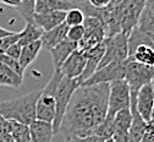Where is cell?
Returning a JSON list of instances; mask_svg holds the SVG:
<instances>
[{
  "label": "cell",
  "instance_id": "2",
  "mask_svg": "<svg viewBox=\"0 0 154 142\" xmlns=\"http://www.w3.org/2000/svg\"><path fill=\"white\" fill-rule=\"evenodd\" d=\"M42 91H34L11 100L0 102V115L6 120L29 125L35 120V106Z\"/></svg>",
  "mask_w": 154,
  "mask_h": 142
},
{
  "label": "cell",
  "instance_id": "38",
  "mask_svg": "<svg viewBox=\"0 0 154 142\" xmlns=\"http://www.w3.org/2000/svg\"><path fill=\"white\" fill-rule=\"evenodd\" d=\"M21 3V0H0V4H4L6 6H10V8H17L18 4Z\"/></svg>",
  "mask_w": 154,
  "mask_h": 142
},
{
  "label": "cell",
  "instance_id": "27",
  "mask_svg": "<svg viewBox=\"0 0 154 142\" xmlns=\"http://www.w3.org/2000/svg\"><path fill=\"white\" fill-rule=\"evenodd\" d=\"M16 9L26 22L33 24V16L35 14V0H21V3Z\"/></svg>",
  "mask_w": 154,
  "mask_h": 142
},
{
  "label": "cell",
  "instance_id": "11",
  "mask_svg": "<svg viewBox=\"0 0 154 142\" xmlns=\"http://www.w3.org/2000/svg\"><path fill=\"white\" fill-rule=\"evenodd\" d=\"M104 40L102 43L97 44L95 47L91 48L89 50L83 52L85 55H86V66H85L83 72L81 74V76L77 78L80 86L85 82L88 77H91L95 72V70L98 69L99 63H100V60H102V58L104 55V52H105V42H104Z\"/></svg>",
  "mask_w": 154,
  "mask_h": 142
},
{
  "label": "cell",
  "instance_id": "29",
  "mask_svg": "<svg viewBox=\"0 0 154 142\" xmlns=\"http://www.w3.org/2000/svg\"><path fill=\"white\" fill-rule=\"evenodd\" d=\"M0 63L4 64L5 66H8L9 69H11L12 71H15L16 74H18L20 76H23L25 70L21 68L20 63H18V60H16L14 58H10L6 54H0Z\"/></svg>",
  "mask_w": 154,
  "mask_h": 142
},
{
  "label": "cell",
  "instance_id": "23",
  "mask_svg": "<svg viewBox=\"0 0 154 142\" xmlns=\"http://www.w3.org/2000/svg\"><path fill=\"white\" fill-rule=\"evenodd\" d=\"M132 123V114L130 108L122 109L114 115L115 134H128Z\"/></svg>",
  "mask_w": 154,
  "mask_h": 142
},
{
  "label": "cell",
  "instance_id": "4",
  "mask_svg": "<svg viewBox=\"0 0 154 142\" xmlns=\"http://www.w3.org/2000/svg\"><path fill=\"white\" fill-rule=\"evenodd\" d=\"M79 86L80 84L77 78H67L64 76L60 80L59 85H57L56 93H55V114H54V120L51 123L54 135L59 134L60 124L65 114V110L67 108V104L71 99V96L73 94V92Z\"/></svg>",
  "mask_w": 154,
  "mask_h": 142
},
{
  "label": "cell",
  "instance_id": "21",
  "mask_svg": "<svg viewBox=\"0 0 154 142\" xmlns=\"http://www.w3.org/2000/svg\"><path fill=\"white\" fill-rule=\"evenodd\" d=\"M23 82V76H20L5 66L4 64L0 63V86H6L11 88H17L20 87Z\"/></svg>",
  "mask_w": 154,
  "mask_h": 142
},
{
  "label": "cell",
  "instance_id": "32",
  "mask_svg": "<svg viewBox=\"0 0 154 142\" xmlns=\"http://www.w3.org/2000/svg\"><path fill=\"white\" fill-rule=\"evenodd\" d=\"M65 142H104V140L95 135H88V136H72L65 140Z\"/></svg>",
  "mask_w": 154,
  "mask_h": 142
},
{
  "label": "cell",
  "instance_id": "12",
  "mask_svg": "<svg viewBox=\"0 0 154 142\" xmlns=\"http://www.w3.org/2000/svg\"><path fill=\"white\" fill-rule=\"evenodd\" d=\"M86 66V55L83 52L76 49L60 66V72L67 78H79Z\"/></svg>",
  "mask_w": 154,
  "mask_h": 142
},
{
  "label": "cell",
  "instance_id": "42",
  "mask_svg": "<svg viewBox=\"0 0 154 142\" xmlns=\"http://www.w3.org/2000/svg\"><path fill=\"white\" fill-rule=\"evenodd\" d=\"M104 142H114V141H112V138H109V140H105Z\"/></svg>",
  "mask_w": 154,
  "mask_h": 142
},
{
  "label": "cell",
  "instance_id": "20",
  "mask_svg": "<svg viewBox=\"0 0 154 142\" xmlns=\"http://www.w3.org/2000/svg\"><path fill=\"white\" fill-rule=\"evenodd\" d=\"M128 59L147 66H154V47L149 44H141L132 52Z\"/></svg>",
  "mask_w": 154,
  "mask_h": 142
},
{
  "label": "cell",
  "instance_id": "6",
  "mask_svg": "<svg viewBox=\"0 0 154 142\" xmlns=\"http://www.w3.org/2000/svg\"><path fill=\"white\" fill-rule=\"evenodd\" d=\"M124 80L127 82L131 92L137 93L141 87L154 80V66H147L127 59Z\"/></svg>",
  "mask_w": 154,
  "mask_h": 142
},
{
  "label": "cell",
  "instance_id": "15",
  "mask_svg": "<svg viewBox=\"0 0 154 142\" xmlns=\"http://www.w3.org/2000/svg\"><path fill=\"white\" fill-rule=\"evenodd\" d=\"M76 49H77V43L72 42V40H69L67 38L61 40V42L59 44H56L55 47H53L49 50V53H50L51 59H53L54 69H60L63 63Z\"/></svg>",
  "mask_w": 154,
  "mask_h": 142
},
{
  "label": "cell",
  "instance_id": "16",
  "mask_svg": "<svg viewBox=\"0 0 154 142\" xmlns=\"http://www.w3.org/2000/svg\"><path fill=\"white\" fill-rule=\"evenodd\" d=\"M32 142H51L54 131L50 123L42 120H33L28 125Z\"/></svg>",
  "mask_w": 154,
  "mask_h": 142
},
{
  "label": "cell",
  "instance_id": "40",
  "mask_svg": "<svg viewBox=\"0 0 154 142\" xmlns=\"http://www.w3.org/2000/svg\"><path fill=\"white\" fill-rule=\"evenodd\" d=\"M12 33H14L12 31H8V30H5V28H3V27H0V38L6 37V36H10V34H12Z\"/></svg>",
  "mask_w": 154,
  "mask_h": 142
},
{
  "label": "cell",
  "instance_id": "19",
  "mask_svg": "<svg viewBox=\"0 0 154 142\" xmlns=\"http://www.w3.org/2000/svg\"><path fill=\"white\" fill-rule=\"evenodd\" d=\"M42 49V42L41 39L38 40H34V42H31L26 46L22 47V50H21V55L18 58V63H20L21 68L26 71V69L34 62L35 58L38 56Z\"/></svg>",
  "mask_w": 154,
  "mask_h": 142
},
{
  "label": "cell",
  "instance_id": "30",
  "mask_svg": "<svg viewBox=\"0 0 154 142\" xmlns=\"http://www.w3.org/2000/svg\"><path fill=\"white\" fill-rule=\"evenodd\" d=\"M83 34H85V28H83L82 25L71 26V27H69V30H67L66 38H67L69 40H72V42L79 43L80 40L83 38Z\"/></svg>",
  "mask_w": 154,
  "mask_h": 142
},
{
  "label": "cell",
  "instance_id": "5",
  "mask_svg": "<svg viewBox=\"0 0 154 142\" xmlns=\"http://www.w3.org/2000/svg\"><path fill=\"white\" fill-rule=\"evenodd\" d=\"M82 26L85 28V34L83 38L77 43V49L81 52L89 50L106 38L104 24L97 16H85Z\"/></svg>",
  "mask_w": 154,
  "mask_h": 142
},
{
  "label": "cell",
  "instance_id": "24",
  "mask_svg": "<svg viewBox=\"0 0 154 142\" xmlns=\"http://www.w3.org/2000/svg\"><path fill=\"white\" fill-rule=\"evenodd\" d=\"M42 33H43V31L39 27H37L34 24L26 22L25 28L20 32V38H18L17 42L23 47V46H26V44H28L31 42H34V40L41 39Z\"/></svg>",
  "mask_w": 154,
  "mask_h": 142
},
{
  "label": "cell",
  "instance_id": "9",
  "mask_svg": "<svg viewBox=\"0 0 154 142\" xmlns=\"http://www.w3.org/2000/svg\"><path fill=\"white\" fill-rule=\"evenodd\" d=\"M146 6V0H122L120 5V27L126 36L137 26L140 16Z\"/></svg>",
  "mask_w": 154,
  "mask_h": 142
},
{
  "label": "cell",
  "instance_id": "8",
  "mask_svg": "<svg viewBox=\"0 0 154 142\" xmlns=\"http://www.w3.org/2000/svg\"><path fill=\"white\" fill-rule=\"evenodd\" d=\"M131 102V90L125 80L114 81L109 84V100H108V113L115 115L122 109L130 108Z\"/></svg>",
  "mask_w": 154,
  "mask_h": 142
},
{
  "label": "cell",
  "instance_id": "31",
  "mask_svg": "<svg viewBox=\"0 0 154 142\" xmlns=\"http://www.w3.org/2000/svg\"><path fill=\"white\" fill-rule=\"evenodd\" d=\"M18 38H20V32H14L10 36H6V37H3V38H0V54H5L6 49L12 46L14 43H16Z\"/></svg>",
  "mask_w": 154,
  "mask_h": 142
},
{
  "label": "cell",
  "instance_id": "3",
  "mask_svg": "<svg viewBox=\"0 0 154 142\" xmlns=\"http://www.w3.org/2000/svg\"><path fill=\"white\" fill-rule=\"evenodd\" d=\"M63 75L59 69H54V72L48 81L47 86L41 92V96L37 100L35 106V119L53 123L54 114H55V93Z\"/></svg>",
  "mask_w": 154,
  "mask_h": 142
},
{
  "label": "cell",
  "instance_id": "14",
  "mask_svg": "<svg viewBox=\"0 0 154 142\" xmlns=\"http://www.w3.org/2000/svg\"><path fill=\"white\" fill-rule=\"evenodd\" d=\"M66 11H51L44 14H34L33 24L39 27L43 32L50 31L65 21Z\"/></svg>",
  "mask_w": 154,
  "mask_h": 142
},
{
  "label": "cell",
  "instance_id": "36",
  "mask_svg": "<svg viewBox=\"0 0 154 142\" xmlns=\"http://www.w3.org/2000/svg\"><path fill=\"white\" fill-rule=\"evenodd\" d=\"M111 0H88V4L94 9H104L110 4Z\"/></svg>",
  "mask_w": 154,
  "mask_h": 142
},
{
  "label": "cell",
  "instance_id": "7",
  "mask_svg": "<svg viewBox=\"0 0 154 142\" xmlns=\"http://www.w3.org/2000/svg\"><path fill=\"white\" fill-rule=\"evenodd\" d=\"M105 52L99 63V68H103L110 63L125 62L128 59V47H127V36L122 32L112 37L105 38Z\"/></svg>",
  "mask_w": 154,
  "mask_h": 142
},
{
  "label": "cell",
  "instance_id": "33",
  "mask_svg": "<svg viewBox=\"0 0 154 142\" xmlns=\"http://www.w3.org/2000/svg\"><path fill=\"white\" fill-rule=\"evenodd\" d=\"M21 50H22V46L18 42H16V43H14L12 46H10L6 49L5 54L9 55L10 58H14V59L18 60V58H20V55H21Z\"/></svg>",
  "mask_w": 154,
  "mask_h": 142
},
{
  "label": "cell",
  "instance_id": "26",
  "mask_svg": "<svg viewBox=\"0 0 154 142\" xmlns=\"http://www.w3.org/2000/svg\"><path fill=\"white\" fill-rule=\"evenodd\" d=\"M11 123V136L15 142H32L29 129L27 125L18 124L15 121H10Z\"/></svg>",
  "mask_w": 154,
  "mask_h": 142
},
{
  "label": "cell",
  "instance_id": "13",
  "mask_svg": "<svg viewBox=\"0 0 154 142\" xmlns=\"http://www.w3.org/2000/svg\"><path fill=\"white\" fill-rule=\"evenodd\" d=\"M154 106V86L153 84H147L138 90L136 93V109L143 120L148 121L152 108Z\"/></svg>",
  "mask_w": 154,
  "mask_h": 142
},
{
  "label": "cell",
  "instance_id": "25",
  "mask_svg": "<svg viewBox=\"0 0 154 142\" xmlns=\"http://www.w3.org/2000/svg\"><path fill=\"white\" fill-rule=\"evenodd\" d=\"M114 134H115L114 115L106 113V116L104 118V120L93 130V134L92 135H95V136H98V137H100V138H103L105 141V140L111 138Z\"/></svg>",
  "mask_w": 154,
  "mask_h": 142
},
{
  "label": "cell",
  "instance_id": "18",
  "mask_svg": "<svg viewBox=\"0 0 154 142\" xmlns=\"http://www.w3.org/2000/svg\"><path fill=\"white\" fill-rule=\"evenodd\" d=\"M67 30L69 26L63 22L61 25L56 26L55 28L43 32L42 37H41V42H42V48H45L48 50H50L53 47H55L56 44H59L61 40L66 39V34H67Z\"/></svg>",
  "mask_w": 154,
  "mask_h": 142
},
{
  "label": "cell",
  "instance_id": "39",
  "mask_svg": "<svg viewBox=\"0 0 154 142\" xmlns=\"http://www.w3.org/2000/svg\"><path fill=\"white\" fill-rule=\"evenodd\" d=\"M0 142H15L11 134H6V135H2L0 136Z\"/></svg>",
  "mask_w": 154,
  "mask_h": 142
},
{
  "label": "cell",
  "instance_id": "35",
  "mask_svg": "<svg viewBox=\"0 0 154 142\" xmlns=\"http://www.w3.org/2000/svg\"><path fill=\"white\" fill-rule=\"evenodd\" d=\"M11 132V123L10 120H6L5 118H3L0 115V136L2 135H6Z\"/></svg>",
  "mask_w": 154,
  "mask_h": 142
},
{
  "label": "cell",
  "instance_id": "34",
  "mask_svg": "<svg viewBox=\"0 0 154 142\" xmlns=\"http://www.w3.org/2000/svg\"><path fill=\"white\" fill-rule=\"evenodd\" d=\"M140 142H154V125H152L150 123H148V121H147V125H146L144 135Z\"/></svg>",
  "mask_w": 154,
  "mask_h": 142
},
{
  "label": "cell",
  "instance_id": "22",
  "mask_svg": "<svg viewBox=\"0 0 154 142\" xmlns=\"http://www.w3.org/2000/svg\"><path fill=\"white\" fill-rule=\"evenodd\" d=\"M136 27L154 43V14L147 6H144Z\"/></svg>",
  "mask_w": 154,
  "mask_h": 142
},
{
  "label": "cell",
  "instance_id": "37",
  "mask_svg": "<svg viewBox=\"0 0 154 142\" xmlns=\"http://www.w3.org/2000/svg\"><path fill=\"white\" fill-rule=\"evenodd\" d=\"M111 138L114 142H133L128 134H114Z\"/></svg>",
  "mask_w": 154,
  "mask_h": 142
},
{
  "label": "cell",
  "instance_id": "28",
  "mask_svg": "<svg viewBox=\"0 0 154 142\" xmlns=\"http://www.w3.org/2000/svg\"><path fill=\"white\" fill-rule=\"evenodd\" d=\"M83 20H85V14L80 8H72L70 10L66 11L65 15V24L71 27V26H79L83 24Z\"/></svg>",
  "mask_w": 154,
  "mask_h": 142
},
{
  "label": "cell",
  "instance_id": "1",
  "mask_svg": "<svg viewBox=\"0 0 154 142\" xmlns=\"http://www.w3.org/2000/svg\"><path fill=\"white\" fill-rule=\"evenodd\" d=\"M109 84L79 86L71 96L59 132L67 140L93 134L108 113Z\"/></svg>",
  "mask_w": 154,
  "mask_h": 142
},
{
  "label": "cell",
  "instance_id": "41",
  "mask_svg": "<svg viewBox=\"0 0 154 142\" xmlns=\"http://www.w3.org/2000/svg\"><path fill=\"white\" fill-rule=\"evenodd\" d=\"M148 123H150L152 125H154V106H153V108H152V112H150V115H149Z\"/></svg>",
  "mask_w": 154,
  "mask_h": 142
},
{
  "label": "cell",
  "instance_id": "17",
  "mask_svg": "<svg viewBox=\"0 0 154 142\" xmlns=\"http://www.w3.org/2000/svg\"><path fill=\"white\" fill-rule=\"evenodd\" d=\"M77 8L76 2L70 0H35V14H44L51 11H67Z\"/></svg>",
  "mask_w": 154,
  "mask_h": 142
},
{
  "label": "cell",
  "instance_id": "10",
  "mask_svg": "<svg viewBox=\"0 0 154 142\" xmlns=\"http://www.w3.org/2000/svg\"><path fill=\"white\" fill-rule=\"evenodd\" d=\"M125 62H116V63H110L103 68H99L95 70V72L88 77L81 86H91V85H97V84H111L114 81H120L125 78Z\"/></svg>",
  "mask_w": 154,
  "mask_h": 142
}]
</instances>
